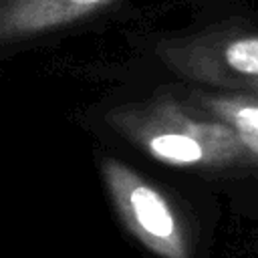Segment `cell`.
Returning <instances> with one entry per match:
<instances>
[{
	"mask_svg": "<svg viewBox=\"0 0 258 258\" xmlns=\"http://www.w3.org/2000/svg\"><path fill=\"white\" fill-rule=\"evenodd\" d=\"M113 0H0V42L14 44L69 26Z\"/></svg>",
	"mask_w": 258,
	"mask_h": 258,
	"instance_id": "obj_4",
	"label": "cell"
},
{
	"mask_svg": "<svg viewBox=\"0 0 258 258\" xmlns=\"http://www.w3.org/2000/svg\"><path fill=\"white\" fill-rule=\"evenodd\" d=\"M191 101L198 109L232 127L250 153L258 159V95L254 93H196Z\"/></svg>",
	"mask_w": 258,
	"mask_h": 258,
	"instance_id": "obj_5",
	"label": "cell"
},
{
	"mask_svg": "<svg viewBox=\"0 0 258 258\" xmlns=\"http://www.w3.org/2000/svg\"><path fill=\"white\" fill-rule=\"evenodd\" d=\"M165 58L187 75L204 77L216 85L238 81L246 87L258 79V34H236L222 40L191 42L187 46H173Z\"/></svg>",
	"mask_w": 258,
	"mask_h": 258,
	"instance_id": "obj_3",
	"label": "cell"
},
{
	"mask_svg": "<svg viewBox=\"0 0 258 258\" xmlns=\"http://www.w3.org/2000/svg\"><path fill=\"white\" fill-rule=\"evenodd\" d=\"M99 169L113 208L141 246L159 258H189L183 222L155 185L115 157H103Z\"/></svg>",
	"mask_w": 258,
	"mask_h": 258,
	"instance_id": "obj_2",
	"label": "cell"
},
{
	"mask_svg": "<svg viewBox=\"0 0 258 258\" xmlns=\"http://www.w3.org/2000/svg\"><path fill=\"white\" fill-rule=\"evenodd\" d=\"M246 89H250L248 93H254V95H258V79H254V81H250V83L246 85Z\"/></svg>",
	"mask_w": 258,
	"mask_h": 258,
	"instance_id": "obj_6",
	"label": "cell"
},
{
	"mask_svg": "<svg viewBox=\"0 0 258 258\" xmlns=\"http://www.w3.org/2000/svg\"><path fill=\"white\" fill-rule=\"evenodd\" d=\"M107 123L157 161L175 167L220 169L252 161L236 131L202 109L167 95L113 109Z\"/></svg>",
	"mask_w": 258,
	"mask_h": 258,
	"instance_id": "obj_1",
	"label": "cell"
}]
</instances>
